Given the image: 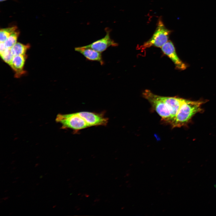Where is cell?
Returning a JSON list of instances; mask_svg holds the SVG:
<instances>
[{
  "label": "cell",
  "mask_w": 216,
  "mask_h": 216,
  "mask_svg": "<svg viewBox=\"0 0 216 216\" xmlns=\"http://www.w3.org/2000/svg\"><path fill=\"white\" fill-rule=\"evenodd\" d=\"M0 54L2 60L9 65L10 64L14 56L11 52L10 48H7L4 51L0 52Z\"/></svg>",
  "instance_id": "5bb4252c"
},
{
  "label": "cell",
  "mask_w": 216,
  "mask_h": 216,
  "mask_svg": "<svg viewBox=\"0 0 216 216\" xmlns=\"http://www.w3.org/2000/svg\"><path fill=\"white\" fill-rule=\"evenodd\" d=\"M206 102L203 100L193 101L184 99L176 116L170 124L172 128L187 125L195 115L203 111L201 106Z\"/></svg>",
  "instance_id": "6da1fadb"
},
{
  "label": "cell",
  "mask_w": 216,
  "mask_h": 216,
  "mask_svg": "<svg viewBox=\"0 0 216 216\" xmlns=\"http://www.w3.org/2000/svg\"><path fill=\"white\" fill-rule=\"evenodd\" d=\"M15 162V160L13 161L11 163V164H13L14 162Z\"/></svg>",
  "instance_id": "e0dca14e"
},
{
  "label": "cell",
  "mask_w": 216,
  "mask_h": 216,
  "mask_svg": "<svg viewBox=\"0 0 216 216\" xmlns=\"http://www.w3.org/2000/svg\"><path fill=\"white\" fill-rule=\"evenodd\" d=\"M19 34V32L16 30L12 33L4 42L7 48H11L17 43V40Z\"/></svg>",
  "instance_id": "4fadbf2b"
},
{
  "label": "cell",
  "mask_w": 216,
  "mask_h": 216,
  "mask_svg": "<svg viewBox=\"0 0 216 216\" xmlns=\"http://www.w3.org/2000/svg\"><path fill=\"white\" fill-rule=\"evenodd\" d=\"M21 196V195H17V196H16L20 197V196Z\"/></svg>",
  "instance_id": "ffe728a7"
},
{
  "label": "cell",
  "mask_w": 216,
  "mask_h": 216,
  "mask_svg": "<svg viewBox=\"0 0 216 216\" xmlns=\"http://www.w3.org/2000/svg\"><path fill=\"white\" fill-rule=\"evenodd\" d=\"M47 174H48V173H47L45 174V175H46Z\"/></svg>",
  "instance_id": "4316f807"
},
{
  "label": "cell",
  "mask_w": 216,
  "mask_h": 216,
  "mask_svg": "<svg viewBox=\"0 0 216 216\" xmlns=\"http://www.w3.org/2000/svg\"><path fill=\"white\" fill-rule=\"evenodd\" d=\"M9 197V196L5 197H4V198L1 199L4 200H6L8 199Z\"/></svg>",
  "instance_id": "9a60e30c"
},
{
  "label": "cell",
  "mask_w": 216,
  "mask_h": 216,
  "mask_svg": "<svg viewBox=\"0 0 216 216\" xmlns=\"http://www.w3.org/2000/svg\"><path fill=\"white\" fill-rule=\"evenodd\" d=\"M39 165V163H37L35 164V167H36L38 166Z\"/></svg>",
  "instance_id": "2e32d148"
},
{
  "label": "cell",
  "mask_w": 216,
  "mask_h": 216,
  "mask_svg": "<svg viewBox=\"0 0 216 216\" xmlns=\"http://www.w3.org/2000/svg\"><path fill=\"white\" fill-rule=\"evenodd\" d=\"M74 50L83 56L87 60L98 62L101 65L104 64L101 52L84 46L76 47Z\"/></svg>",
  "instance_id": "ba28073f"
},
{
  "label": "cell",
  "mask_w": 216,
  "mask_h": 216,
  "mask_svg": "<svg viewBox=\"0 0 216 216\" xmlns=\"http://www.w3.org/2000/svg\"><path fill=\"white\" fill-rule=\"evenodd\" d=\"M61 165H62L61 164L59 165V167L60 166H61Z\"/></svg>",
  "instance_id": "484cf974"
},
{
  "label": "cell",
  "mask_w": 216,
  "mask_h": 216,
  "mask_svg": "<svg viewBox=\"0 0 216 216\" xmlns=\"http://www.w3.org/2000/svg\"><path fill=\"white\" fill-rule=\"evenodd\" d=\"M8 190H6L4 191V192H6L8 191Z\"/></svg>",
  "instance_id": "cb8c5ba5"
},
{
  "label": "cell",
  "mask_w": 216,
  "mask_h": 216,
  "mask_svg": "<svg viewBox=\"0 0 216 216\" xmlns=\"http://www.w3.org/2000/svg\"><path fill=\"white\" fill-rule=\"evenodd\" d=\"M82 117L90 127L97 126H105L108 122V118L102 114L82 111L77 112Z\"/></svg>",
  "instance_id": "8992f818"
},
{
  "label": "cell",
  "mask_w": 216,
  "mask_h": 216,
  "mask_svg": "<svg viewBox=\"0 0 216 216\" xmlns=\"http://www.w3.org/2000/svg\"><path fill=\"white\" fill-rule=\"evenodd\" d=\"M26 57V55L14 56L9 65L15 71L16 77H19L25 72L23 68Z\"/></svg>",
  "instance_id": "30bf717a"
},
{
  "label": "cell",
  "mask_w": 216,
  "mask_h": 216,
  "mask_svg": "<svg viewBox=\"0 0 216 216\" xmlns=\"http://www.w3.org/2000/svg\"><path fill=\"white\" fill-rule=\"evenodd\" d=\"M39 184V183H38L37 184H36V185H38V184Z\"/></svg>",
  "instance_id": "83f0119b"
},
{
  "label": "cell",
  "mask_w": 216,
  "mask_h": 216,
  "mask_svg": "<svg viewBox=\"0 0 216 216\" xmlns=\"http://www.w3.org/2000/svg\"><path fill=\"white\" fill-rule=\"evenodd\" d=\"M56 120V122L62 125L63 128H69L77 131L90 127L84 119L77 112L64 114H58Z\"/></svg>",
  "instance_id": "277c9868"
},
{
  "label": "cell",
  "mask_w": 216,
  "mask_h": 216,
  "mask_svg": "<svg viewBox=\"0 0 216 216\" xmlns=\"http://www.w3.org/2000/svg\"><path fill=\"white\" fill-rule=\"evenodd\" d=\"M6 0H0L1 2H3V1H5Z\"/></svg>",
  "instance_id": "d6986e66"
},
{
  "label": "cell",
  "mask_w": 216,
  "mask_h": 216,
  "mask_svg": "<svg viewBox=\"0 0 216 216\" xmlns=\"http://www.w3.org/2000/svg\"><path fill=\"white\" fill-rule=\"evenodd\" d=\"M2 202V201H1V202H0V203Z\"/></svg>",
  "instance_id": "f546056e"
},
{
  "label": "cell",
  "mask_w": 216,
  "mask_h": 216,
  "mask_svg": "<svg viewBox=\"0 0 216 216\" xmlns=\"http://www.w3.org/2000/svg\"><path fill=\"white\" fill-rule=\"evenodd\" d=\"M43 177V176L41 175V176H40V178H42Z\"/></svg>",
  "instance_id": "ac0fdd59"
},
{
  "label": "cell",
  "mask_w": 216,
  "mask_h": 216,
  "mask_svg": "<svg viewBox=\"0 0 216 216\" xmlns=\"http://www.w3.org/2000/svg\"><path fill=\"white\" fill-rule=\"evenodd\" d=\"M56 205L54 206H53V208H54L55 207H56Z\"/></svg>",
  "instance_id": "44dd1931"
},
{
  "label": "cell",
  "mask_w": 216,
  "mask_h": 216,
  "mask_svg": "<svg viewBox=\"0 0 216 216\" xmlns=\"http://www.w3.org/2000/svg\"><path fill=\"white\" fill-rule=\"evenodd\" d=\"M151 38L140 46L142 50L152 46L161 47L169 40L171 31L164 26L162 19H158L157 26Z\"/></svg>",
  "instance_id": "7a4b0ae2"
},
{
  "label": "cell",
  "mask_w": 216,
  "mask_h": 216,
  "mask_svg": "<svg viewBox=\"0 0 216 216\" xmlns=\"http://www.w3.org/2000/svg\"><path fill=\"white\" fill-rule=\"evenodd\" d=\"M106 34L103 38L96 40L91 44L84 46L85 47L92 49L102 53L110 46H117L118 44L112 39L110 37V31L106 29Z\"/></svg>",
  "instance_id": "52a82bcc"
},
{
  "label": "cell",
  "mask_w": 216,
  "mask_h": 216,
  "mask_svg": "<svg viewBox=\"0 0 216 216\" xmlns=\"http://www.w3.org/2000/svg\"><path fill=\"white\" fill-rule=\"evenodd\" d=\"M29 44L24 45L20 43H16L10 49L11 52L14 56L25 55L29 48Z\"/></svg>",
  "instance_id": "8fae6325"
},
{
  "label": "cell",
  "mask_w": 216,
  "mask_h": 216,
  "mask_svg": "<svg viewBox=\"0 0 216 216\" xmlns=\"http://www.w3.org/2000/svg\"><path fill=\"white\" fill-rule=\"evenodd\" d=\"M215 187H216V184L215 185Z\"/></svg>",
  "instance_id": "4dcf8cb0"
},
{
  "label": "cell",
  "mask_w": 216,
  "mask_h": 216,
  "mask_svg": "<svg viewBox=\"0 0 216 216\" xmlns=\"http://www.w3.org/2000/svg\"><path fill=\"white\" fill-rule=\"evenodd\" d=\"M160 97L165 102L170 112L171 117V122L178 113L184 99L176 97L161 96H160Z\"/></svg>",
  "instance_id": "9c48e42d"
},
{
  "label": "cell",
  "mask_w": 216,
  "mask_h": 216,
  "mask_svg": "<svg viewBox=\"0 0 216 216\" xmlns=\"http://www.w3.org/2000/svg\"><path fill=\"white\" fill-rule=\"evenodd\" d=\"M16 167H14L13 168V169H16Z\"/></svg>",
  "instance_id": "7402d4cb"
},
{
  "label": "cell",
  "mask_w": 216,
  "mask_h": 216,
  "mask_svg": "<svg viewBox=\"0 0 216 216\" xmlns=\"http://www.w3.org/2000/svg\"><path fill=\"white\" fill-rule=\"evenodd\" d=\"M16 182H17L16 181H15L13 182L12 183H14Z\"/></svg>",
  "instance_id": "603a6c76"
},
{
  "label": "cell",
  "mask_w": 216,
  "mask_h": 216,
  "mask_svg": "<svg viewBox=\"0 0 216 216\" xmlns=\"http://www.w3.org/2000/svg\"><path fill=\"white\" fill-rule=\"evenodd\" d=\"M25 182V181H23L22 182L23 183L24 182Z\"/></svg>",
  "instance_id": "f1b7e54d"
},
{
  "label": "cell",
  "mask_w": 216,
  "mask_h": 216,
  "mask_svg": "<svg viewBox=\"0 0 216 216\" xmlns=\"http://www.w3.org/2000/svg\"><path fill=\"white\" fill-rule=\"evenodd\" d=\"M19 178V177H17L16 178V179H18Z\"/></svg>",
  "instance_id": "d4e9b609"
},
{
  "label": "cell",
  "mask_w": 216,
  "mask_h": 216,
  "mask_svg": "<svg viewBox=\"0 0 216 216\" xmlns=\"http://www.w3.org/2000/svg\"><path fill=\"white\" fill-rule=\"evenodd\" d=\"M160 48L163 53L173 62L177 69L183 70L186 68L187 65L178 57L174 45L171 41L169 40Z\"/></svg>",
  "instance_id": "5b68a950"
},
{
  "label": "cell",
  "mask_w": 216,
  "mask_h": 216,
  "mask_svg": "<svg viewBox=\"0 0 216 216\" xmlns=\"http://www.w3.org/2000/svg\"><path fill=\"white\" fill-rule=\"evenodd\" d=\"M16 26L1 29L0 31V42H4L8 37L17 29Z\"/></svg>",
  "instance_id": "7c38bea8"
},
{
  "label": "cell",
  "mask_w": 216,
  "mask_h": 216,
  "mask_svg": "<svg viewBox=\"0 0 216 216\" xmlns=\"http://www.w3.org/2000/svg\"><path fill=\"white\" fill-rule=\"evenodd\" d=\"M142 94L143 97L148 101L153 109L160 116L162 120L170 124L171 121L170 112L160 96L154 94L148 89L144 90Z\"/></svg>",
  "instance_id": "3957f363"
}]
</instances>
